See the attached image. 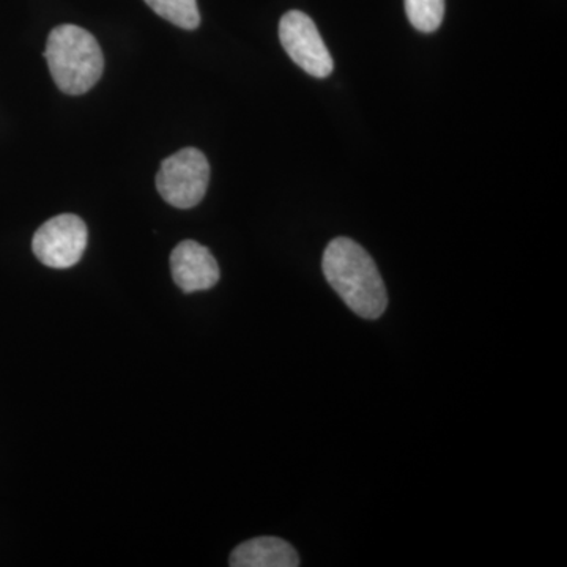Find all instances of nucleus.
I'll use <instances>...</instances> for the list:
<instances>
[{
  "mask_svg": "<svg viewBox=\"0 0 567 567\" xmlns=\"http://www.w3.org/2000/svg\"><path fill=\"white\" fill-rule=\"evenodd\" d=\"M171 271L178 289L185 293L212 289L221 278L219 265L210 249L194 240L175 246L171 254Z\"/></svg>",
  "mask_w": 567,
  "mask_h": 567,
  "instance_id": "obj_6",
  "label": "nucleus"
},
{
  "mask_svg": "<svg viewBox=\"0 0 567 567\" xmlns=\"http://www.w3.org/2000/svg\"><path fill=\"white\" fill-rule=\"evenodd\" d=\"M405 11L416 31L432 33L445 18V0H405Z\"/></svg>",
  "mask_w": 567,
  "mask_h": 567,
  "instance_id": "obj_9",
  "label": "nucleus"
},
{
  "mask_svg": "<svg viewBox=\"0 0 567 567\" xmlns=\"http://www.w3.org/2000/svg\"><path fill=\"white\" fill-rule=\"evenodd\" d=\"M322 270L328 284L354 315L375 320L386 311L388 293L382 275L374 259L352 238L338 237L328 244Z\"/></svg>",
  "mask_w": 567,
  "mask_h": 567,
  "instance_id": "obj_1",
  "label": "nucleus"
},
{
  "mask_svg": "<svg viewBox=\"0 0 567 567\" xmlns=\"http://www.w3.org/2000/svg\"><path fill=\"white\" fill-rule=\"evenodd\" d=\"M210 183V164L203 152L186 147L164 159L156 188L167 204L188 210L203 203Z\"/></svg>",
  "mask_w": 567,
  "mask_h": 567,
  "instance_id": "obj_3",
  "label": "nucleus"
},
{
  "mask_svg": "<svg viewBox=\"0 0 567 567\" xmlns=\"http://www.w3.org/2000/svg\"><path fill=\"white\" fill-rule=\"evenodd\" d=\"M148 7L163 20L173 22L185 31L199 28L200 13L197 0H145Z\"/></svg>",
  "mask_w": 567,
  "mask_h": 567,
  "instance_id": "obj_8",
  "label": "nucleus"
},
{
  "mask_svg": "<svg viewBox=\"0 0 567 567\" xmlns=\"http://www.w3.org/2000/svg\"><path fill=\"white\" fill-rule=\"evenodd\" d=\"M229 565L233 567H297L300 558L287 540L279 537H254L240 544L233 555Z\"/></svg>",
  "mask_w": 567,
  "mask_h": 567,
  "instance_id": "obj_7",
  "label": "nucleus"
},
{
  "mask_svg": "<svg viewBox=\"0 0 567 567\" xmlns=\"http://www.w3.org/2000/svg\"><path fill=\"white\" fill-rule=\"evenodd\" d=\"M279 40L289 58L306 73L319 80L333 73V58L316 22L303 11L290 10L284 14L279 21Z\"/></svg>",
  "mask_w": 567,
  "mask_h": 567,
  "instance_id": "obj_5",
  "label": "nucleus"
},
{
  "mask_svg": "<svg viewBox=\"0 0 567 567\" xmlns=\"http://www.w3.org/2000/svg\"><path fill=\"white\" fill-rule=\"evenodd\" d=\"M55 85L66 95H84L102 80L104 55L99 41L80 25L52 29L44 50Z\"/></svg>",
  "mask_w": 567,
  "mask_h": 567,
  "instance_id": "obj_2",
  "label": "nucleus"
},
{
  "mask_svg": "<svg viewBox=\"0 0 567 567\" xmlns=\"http://www.w3.org/2000/svg\"><path fill=\"white\" fill-rule=\"evenodd\" d=\"M89 230L80 216H54L33 235L32 251L47 267L65 270L82 259L87 248Z\"/></svg>",
  "mask_w": 567,
  "mask_h": 567,
  "instance_id": "obj_4",
  "label": "nucleus"
}]
</instances>
